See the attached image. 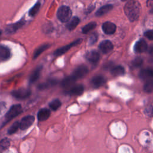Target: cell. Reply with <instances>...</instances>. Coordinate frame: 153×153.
Instances as JSON below:
<instances>
[{"mask_svg": "<svg viewBox=\"0 0 153 153\" xmlns=\"http://www.w3.org/2000/svg\"><path fill=\"white\" fill-rule=\"evenodd\" d=\"M11 53L10 49L5 45H0V58L3 60H7L10 58Z\"/></svg>", "mask_w": 153, "mask_h": 153, "instance_id": "ac0fdd59", "label": "cell"}, {"mask_svg": "<svg viewBox=\"0 0 153 153\" xmlns=\"http://www.w3.org/2000/svg\"><path fill=\"white\" fill-rule=\"evenodd\" d=\"M111 73L113 76H117L123 75L124 74V69L121 66L114 67L111 70Z\"/></svg>", "mask_w": 153, "mask_h": 153, "instance_id": "7402d4cb", "label": "cell"}, {"mask_svg": "<svg viewBox=\"0 0 153 153\" xmlns=\"http://www.w3.org/2000/svg\"><path fill=\"white\" fill-rule=\"evenodd\" d=\"M41 69H42V66H38L33 71V72L31 74L29 77L30 83H33L35 82L39 78Z\"/></svg>", "mask_w": 153, "mask_h": 153, "instance_id": "ffe728a7", "label": "cell"}, {"mask_svg": "<svg viewBox=\"0 0 153 153\" xmlns=\"http://www.w3.org/2000/svg\"><path fill=\"white\" fill-rule=\"evenodd\" d=\"M83 92H84V87L81 84L74 85L70 88L69 91V93L70 94L75 95V96H79L82 94Z\"/></svg>", "mask_w": 153, "mask_h": 153, "instance_id": "2e32d148", "label": "cell"}, {"mask_svg": "<svg viewBox=\"0 0 153 153\" xmlns=\"http://www.w3.org/2000/svg\"><path fill=\"white\" fill-rule=\"evenodd\" d=\"M22 112V108L20 105H13L8 111L7 112L5 116V120L8 121L11 119L15 118L17 115H19Z\"/></svg>", "mask_w": 153, "mask_h": 153, "instance_id": "3957f363", "label": "cell"}, {"mask_svg": "<svg viewBox=\"0 0 153 153\" xmlns=\"http://www.w3.org/2000/svg\"><path fill=\"white\" fill-rule=\"evenodd\" d=\"M148 48V45L146 41L143 39H140L137 41L134 45V51L136 53H142L146 51Z\"/></svg>", "mask_w": 153, "mask_h": 153, "instance_id": "9c48e42d", "label": "cell"}, {"mask_svg": "<svg viewBox=\"0 0 153 153\" xmlns=\"http://www.w3.org/2000/svg\"><path fill=\"white\" fill-rule=\"evenodd\" d=\"M96 26V23L94 22H91L88 23H87L86 25H85L82 29V32L84 34L87 33L91 30H93L95 27Z\"/></svg>", "mask_w": 153, "mask_h": 153, "instance_id": "d4e9b609", "label": "cell"}, {"mask_svg": "<svg viewBox=\"0 0 153 153\" xmlns=\"http://www.w3.org/2000/svg\"><path fill=\"white\" fill-rule=\"evenodd\" d=\"M145 114L149 117H153V106H150L145 109Z\"/></svg>", "mask_w": 153, "mask_h": 153, "instance_id": "1f68e13d", "label": "cell"}, {"mask_svg": "<svg viewBox=\"0 0 153 153\" xmlns=\"http://www.w3.org/2000/svg\"><path fill=\"white\" fill-rule=\"evenodd\" d=\"M1 33H2V32H1V30H0V35H1Z\"/></svg>", "mask_w": 153, "mask_h": 153, "instance_id": "8d00e7d4", "label": "cell"}, {"mask_svg": "<svg viewBox=\"0 0 153 153\" xmlns=\"http://www.w3.org/2000/svg\"><path fill=\"white\" fill-rule=\"evenodd\" d=\"M76 81V79L71 75L69 76H68L65 78L61 82V85L63 88H68L69 87H72L74 86V84H75Z\"/></svg>", "mask_w": 153, "mask_h": 153, "instance_id": "e0dca14e", "label": "cell"}, {"mask_svg": "<svg viewBox=\"0 0 153 153\" xmlns=\"http://www.w3.org/2000/svg\"><path fill=\"white\" fill-rule=\"evenodd\" d=\"M60 106H61V102L58 99L53 100L49 103L50 108L53 111L57 110Z\"/></svg>", "mask_w": 153, "mask_h": 153, "instance_id": "f1b7e54d", "label": "cell"}, {"mask_svg": "<svg viewBox=\"0 0 153 153\" xmlns=\"http://www.w3.org/2000/svg\"><path fill=\"white\" fill-rule=\"evenodd\" d=\"M149 53L153 54V45H152L149 48Z\"/></svg>", "mask_w": 153, "mask_h": 153, "instance_id": "e575fe53", "label": "cell"}, {"mask_svg": "<svg viewBox=\"0 0 153 153\" xmlns=\"http://www.w3.org/2000/svg\"><path fill=\"white\" fill-rule=\"evenodd\" d=\"M145 36L150 40H153V30H149L145 32Z\"/></svg>", "mask_w": 153, "mask_h": 153, "instance_id": "d6a6232c", "label": "cell"}, {"mask_svg": "<svg viewBox=\"0 0 153 153\" xmlns=\"http://www.w3.org/2000/svg\"><path fill=\"white\" fill-rule=\"evenodd\" d=\"M85 59L90 63H95L99 60L100 55L97 51L95 50H91L86 53Z\"/></svg>", "mask_w": 153, "mask_h": 153, "instance_id": "7c38bea8", "label": "cell"}, {"mask_svg": "<svg viewBox=\"0 0 153 153\" xmlns=\"http://www.w3.org/2000/svg\"><path fill=\"white\" fill-rule=\"evenodd\" d=\"M139 77L146 81L153 80V70L151 69H145L140 71Z\"/></svg>", "mask_w": 153, "mask_h": 153, "instance_id": "5bb4252c", "label": "cell"}, {"mask_svg": "<svg viewBox=\"0 0 153 153\" xmlns=\"http://www.w3.org/2000/svg\"><path fill=\"white\" fill-rule=\"evenodd\" d=\"M106 82L105 78L101 75H97L92 78L91 79V84L94 88H98L105 84Z\"/></svg>", "mask_w": 153, "mask_h": 153, "instance_id": "4fadbf2b", "label": "cell"}, {"mask_svg": "<svg viewBox=\"0 0 153 153\" xmlns=\"http://www.w3.org/2000/svg\"><path fill=\"white\" fill-rule=\"evenodd\" d=\"M151 13H153V8L151 9Z\"/></svg>", "mask_w": 153, "mask_h": 153, "instance_id": "d590c367", "label": "cell"}, {"mask_svg": "<svg viewBox=\"0 0 153 153\" xmlns=\"http://www.w3.org/2000/svg\"><path fill=\"white\" fill-rule=\"evenodd\" d=\"M72 16V11L70 8L68 6L60 7L57 13V16L62 22H67L69 20Z\"/></svg>", "mask_w": 153, "mask_h": 153, "instance_id": "7a4b0ae2", "label": "cell"}, {"mask_svg": "<svg viewBox=\"0 0 153 153\" xmlns=\"http://www.w3.org/2000/svg\"><path fill=\"white\" fill-rule=\"evenodd\" d=\"M25 24V21L22 19L17 23L9 25L5 28V32L7 33H14L17 31L19 28L22 27V26Z\"/></svg>", "mask_w": 153, "mask_h": 153, "instance_id": "8fae6325", "label": "cell"}, {"mask_svg": "<svg viewBox=\"0 0 153 153\" xmlns=\"http://www.w3.org/2000/svg\"><path fill=\"white\" fill-rule=\"evenodd\" d=\"M19 128H20V123L18 121H16L9 128V129L8 130V133L9 134H14V133H16L18 130Z\"/></svg>", "mask_w": 153, "mask_h": 153, "instance_id": "83f0119b", "label": "cell"}, {"mask_svg": "<svg viewBox=\"0 0 153 153\" xmlns=\"http://www.w3.org/2000/svg\"><path fill=\"white\" fill-rule=\"evenodd\" d=\"M50 116V111L46 108H42L38 112L37 117L39 121H44L47 120Z\"/></svg>", "mask_w": 153, "mask_h": 153, "instance_id": "9a60e30c", "label": "cell"}, {"mask_svg": "<svg viewBox=\"0 0 153 153\" xmlns=\"http://www.w3.org/2000/svg\"><path fill=\"white\" fill-rule=\"evenodd\" d=\"M113 8L112 5L111 4H107L105 5H103L101 7L96 13V16L97 17L102 16L106 13H108L109 11H110Z\"/></svg>", "mask_w": 153, "mask_h": 153, "instance_id": "d6986e66", "label": "cell"}, {"mask_svg": "<svg viewBox=\"0 0 153 153\" xmlns=\"http://www.w3.org/2000/svg\"><path fill=\"white\" fill-rule=\"evenodd\" d=\"M31 93L30 90L29 88H21L11 92V94L13 97L18 99H23L28 97Z\"/></svg>", "mask_w": 153, "mask_h": 153, "instance_id": "277c9868", "label": "cell"}, {"mask_svg": "<svg viewBox=\"0 0 153 153\" xmlns=\"http://www.w3.org/2000/svg\"><path fill=\"white\" fill-rule=\"evenodd\" d=\"M50 46V44H44L41 45H40L39 47H38L34 51L33 53V58L35 59L38 56H39L42 52H44L45 50L48 49L49 47Z\"/></svg>", "mask_w": 153, "mask_h": 153, "instance_id": "44dd1931", "label": "cell"}, {"mask_svg": "<svg viewBox=\"0 0 153 153\" xmlns=\"http://www.w3.org/2000/svg\"><path fill=\"white\" fill-rule=\"evenodd\" d=\"M143 90L147 93L153 92V80L146 81L143 86Z\"/></svg>", "mask_w": 153, "mask_h": 153, "instance_id": "4316f807", "label": "cell"}, {"mask_svg": "<svg viewBox=\"0 0 153 153\" xmlns=\"http://www.w3.org/2000/svg\"><path fill=\"white\" fill-rule=\"evenodd\" d=\"M98 38V35L96 33H93V34H91L89 38L88 39V44L90 45H91L93 44H94L97 40Z\"/></svg>", "mask_w": 153, "mask_h": 153, "instance_id": "4dcf8cb0", "label": "cell"}, {"mask_svg": "<svg viewBox=\"0 0 153 153\" xmlns=\"http://www.w3.org/2000/svg\"><path fill=\"white\" fill-rule=\"evenodd\" d=\"M113 47L112 43L109 40H104L102 41L99 45L100 50L104 54H107L111 52L112 50Z\"/></svg>", "mask_w": 153, "mask_h": 153, "instance_id": "ba28073f", "label": "cell"}, {"mask_svg": "<svg viewBox=\"0 0 153 153\" xmlns=\"http://www.w3.org/2000/svg\"><path fill=\"white\" fill-rule=\"evenodd\" d=\"M35 121V117L32 115H27L23 117L20 123V128L26 130L30 127Z\"/></svg>", "mask_w": 153, "mask_h": 153, "instance_id": "52a82bcc", "label": "cell"}, {"mask_svg": "<svg viewBox=\"0 0 153 153\" xmlns=\"http://www.w3.org/2000/svg\"><path fill=\"white\" fill-rule=\"evenodd\" d=\"M102 30L107 35H112L116 30V25L111 22H106L102 25Z\"/></svg>", "mask_w": 153, "mask_h": 153, "instance_id": "30bf717a", "label": "cell"}, {"mask_svg": "<svg viewBox=\"0 0 153 153\" xmlns=\"http://www.w3.org/2000/svg\"><path fill=\"white\" fill-rule=\"evenodd\" d=\"M124 13L131 22L137 20L140 16L141 6L140 3L137 1H129L124 6Z\"/></svg>", "mask_w": 153, "mask_h": 153, "instance_id": "6da1fadb", "label": "cell"}, {"mask_svg": "<svg viewBox=\"0 0 153 153\" xmlns=\"http://www.w3.org/2000/svg\"><path fill=\"white\" fill-rule=\"evenodd\" d=\"M6 109V103L4 102H0V114L3 112Z\"/></svg>", "mask_w": 153, "mask_h": 153, "instance_id": "836d02e7", "label": "cell"}, {"mask_svg": "<svg viewBox=\"0 0 153 153\" xmlns=\"http://www.w3.org/2000/svg\"><path fill=\"white\" fill-rule=\"evenodd\" d=\"M79 22V18L77 17H74L72 19V20L67 25L66 27L69 30H72L75 29V28L77 26Z\"/></svg>", "mask_w": 153, "mask_h": 153, "instance_id": "603a6c76", "label": "cell"}, {"mask_svg": "<svg viewBox=\"0 0 153 153\" xmlns=\"http://www.w3.org/2000/svg\"><path fill=\"white\" fill-rule=\"evenodd\" d=\"M82 42V39L81 38H79V39H77L76 40L74 41V42L66 45H65L63 47H62L58 49H57L54 52V54L56 56H60L64 53H65L66 51H68L69 49L71 48V47H74V46H75L79 44H80L81 42Z\"/></svg>", "mask_w": 153, "mask_h": 153, "instance_id": "5b68a950", "label": "cell"}, {"mask_svg": "<svg viewBox=\"0 0 153 153\" xmlns=\"http://www.w3.org/2000/svg\"><path fill=\"white\" fill-rule=\"evenodd\" d=\"M88 70L87 66L81 65L78 67H77L74 71L72 76L76 79L77 80L78 79L82 78L84 77L88 73Z\"/></svg>", "mask_w": 153, "mask_h": 153, "instance_id": "8992f818", "label": "cell"}, {"mask_svg": "<svg viewBox=\"0 0 153 153\" xmlns=\"http://www.w3.org/2000/svg\"><path fill=\"white\" fill-rule=\"evenodd\" d=\"M10 145V140L7 138H4L0 141V153L3 152L9 148Z\"/></svg>", "mask_w": 153, "mask_h": 153, "instance_id": "cb8c5ba5", "label": "cell"}, {"mask_svg": "<svg viewBox=\"0 0 153 153\" xmlns=\"http://www.w3.org/2000/svg\"><path fill=\"white\" fill-rule=\"evenodd\" d=\"M41 6V4L39 2H37L30 10L29 11V14L30 16L31 17H33L35 16L36 13L38 12L39 8Z\"/></svg>", "mask_w": 153, "mask_h": 153, "instance_id": "484cf974", "label": "cell"}, {"mask_svg": "<svg viewBox=\"0 0 153 153\" xmlns=\"http://www.w3.org/2000/svg\"><path fill=\"white\" fill-rule=\"evenodd\" d=\"M142 63H143V60L140 57H136L131 62L132 65L134 67H139V66H141L142 65Z\"/></svg>", "mask_w": 153, "mask_h": 153, "instance_id": "f546056e", "label": "cell"}]
</instances>
